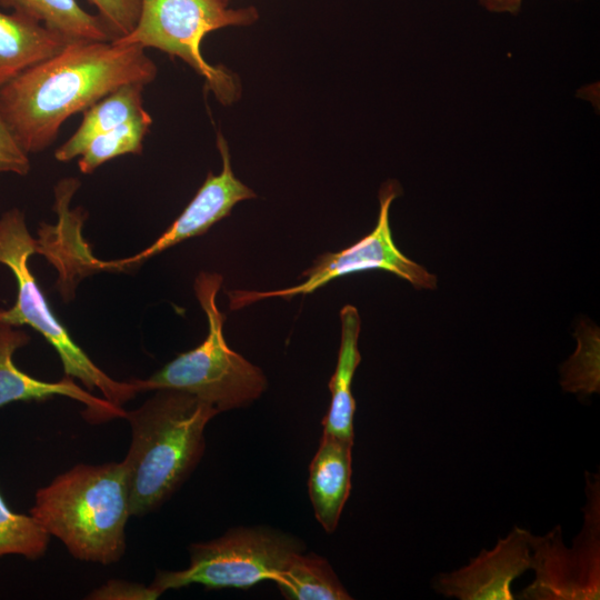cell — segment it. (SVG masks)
<instances>
[{
    "label": "cell",
    "mask_w": 600,
    "mask_h": 600,
    "mask_svg": "<svg viewBox=\"0 0 600 600\" xmlns=\"http://www.w3.org/2000/svg\"><path fill=\"white\" fill-rule=\"evenodd\" d=\"M479 4L490 12L514 16L519 13L522 0H479Z\"/></svg>",
    "instance_id": "7402d4cb"
},
{
    "label": "cell",
    "mask_w": 600,
    "mask_h": 600,
    "mask_svg": "<svg viewBox=\"0 0 600 600\" xmlns=\"http://www.w3.org/2000/svg\"><path fill=\"white\" fill-rule=\"evenodd\" d=\"M222 1H223L224 3H227V4H228V2H229L230 0H222Z\"/></svg>",
    "instance_id": "603a6c76"
},
{
    "label": "cell",
    "mask_w": 600,
    "mask_h": 600,
    "mask_svg": "<svg viewBox=\"0 0 600 600\" xmlns=\"http://www.w3.org/2000/svg\"><path fill=\"white\" fill-rule=\"evenodd\" d=\"M141 83L118 88L88 108L77 131L54 151L58 161L67 162L79 157L97 136L147 113L142 104Z\"/></svg>",
    "instance_id": "9a60e30c"
},
{
    "label": "cell",
    "mask_w": 600,
    "mask_h": 600,
    "mask_svg": "<svg viewBox=\"0 0 600 600\" xmlns=\"http://www.w3.org/2000/svg\"><path fill=\"white\" fill-rule=\"evenodd\" d=\"M217 146L222 158L221 172L208 173L181 214L153 243L129 258L96 261L94 267L117 271L138 267L184 240L203 234L214 223L228 217L238 202L254 198L256 193L233 174L228 144L221 133H218Z\"/></svg>",
    "instance_id": "9c48e42d"
},
{
    "label": "cell",
    "mask_w": 600,
    "mask_h": 600,
    "mask_svg": "<svg viewBox=\"0 0 600 600\" xmlns=\"http://www.w3.org/2000/svg\"><path fill=\"white\" fill-rule=\"evenodd\" d=\"M49 539L31 514L10 510L0 493V558L14 554L37 560L46 553Z\"/></svg>",
    "instance_id": "d6986e66"
},
{
    "label": "cell",
    "mask_w": 600,
    "mask_h": 600,
    "mask_svg": "<svg viewBox=\"0 0 600 600\" xmlns=\"http://www.w3.org/2000/svg\"><path fill=\"white\" fill-rule=\"evenodd\" d=\"M29 341L30 337L23 330L0 322V407L17 401H44L53 397H67L86 406L84 417L91 422L124 418V409L93 396L74 383L70 377L48 382L17 368L13 354Z\"/></svg>",
    "instance_id": "8fae6325"
},
{
    "label": "cell",
    "mask_w": 600,
    "mask_h": 600,
    "mask_svg": "<svg viewBox=\"0 0 600 600\" xmlns=\"http://www.w3.org/2000/svg\"><path fill=\"white\" fill-rule=\"evenodd\" d=\"M296 537L268 527H239L223 536L190 544V564L178 571L160 570L149 588L159 598L164 591L190 584L208 589H248L273 578L298 552Z\"/></svg>",
    "instance_id": "52a82bcc"
},
{
    "label": "cell",
    "mask_w": 600,
    "mask_h": 600,
    "mask_svg": "<svg viewBox=\"0 0 600 600\" xmlns=\"http://www.w3.org/2000/svg\"><path fill=\"white\" fill-rule=\"evenodd\" d=\"M0 7L29 16L72 41H112L101 18L77 0H0Z\"/></svg>",
    "instance_id": "2e32d148"
},
{
    "label": "cell",
    "mask_w": 600,
    "mask_h": 600,
    "mask_svg": "<svg viewBox=\"0 0 600 600\" xmlns=\"http://www.w3.org/2000/svg\"><path fill=\"white\" fill-rule=\"evenodd\" d=\"M400 194L401 187L397 181H386L379 191L380 208L377 224L369 234L346 249L317 258L313 264L301 274L306 280L296 286L274 291H229L227 294L231 310H238L268 298L290 299L309 294L337 278L372 269H381L396 274L410 282L416 289H436L437 277L406 257L392 239L389 211L392 201Z\"/></svg>",
    "instance_id": "ba28073f"
},
{
    "label": "cell",
    "mask_w": 600,
    "mask_h": 600,
    "mask_svg": "<svg viewBox=\"0 0 600 600\" xmlns=\"http://www.w3.org/2000/svg\"><path fill=\"white\" fill-rule=\"evenodd\" d=\"M533 536L514 527L491 550H482L469 564L434 580V589L460 600H513L512 581L532 568Z\"/></svg>",
    "instance_id": "30bf717a"
},
{
    "label": "cell",
    "mask_w": 600,
    "mask_h": 600,
    "mask_svg": "<svg viewBox=\"0 0 600 600\" xmlns=\"http://www.w3.org/2000/svg\"><path fill=\"white\" fill-rule=\"evenodd\" d=\"M157 72L139 44L72 41L7 82L0 89V112L21 148L37 153L56 141L69 117L122 86L151 83Z\"/></svg>",
    "instance_id": "6da1fadb"
},
{
    "label": "cell",
    "mask_w": 600,
    "mask_h": 600,
    "mask_svg": "<svg viewBox=\"0 0 600 600\" xmlns=\"http://www.w3.org/2000/svg\"><path fill=\"white\" fill-rule=\"evenodd\" d=\"M353 441L323 433L309 466L308 493L317 521L332 533L351 490Z\"/></svg>",
    "instance_id": "7c38bea8"
},
{
    "label": "cell",
    "mask_w": 600,
    "mask_h": 600,
    "mask_svg": "<svg viewBox=\"0 0 600 600\" xmlns=\"http://www.w3.org/2000/svg\"><path fill=\"white\" fill-rule=\"evenodd\" d=\"M154 391L124 416L132 436L121 461L131 517L154 511L188 479L203 456L206 426L219 413L184 391Z\"/></svg>",
    "instance_id": "7a4b0ae2"
},
{
    "label": "cell",
    "mask_w": 600,
    "mask_h": 600,
    "mask_svg": "<svg viewBox=\"0 0 600 600\" xmlns=\"http://www.w3.org/2000/svg\"><path fill=\"white\" fill-rule=\"evenodd\" d=\"M72 40L19 12L0 11V89L26 69L52 58Z\"/></svg>",
    "instance_id": "4fadbf2b"
},
{
    "label": "cell",
    "mask_w": 600,
    "mask_h": 600,
    "mask_svg": "<svg viewBox=\"0 0 600 600\" xmlns=\"http://www.w3.org/2000/svg\"><path fill=\"white\" fill-rule=\"evenodd\" d=\"M259 18L254 7L230 9L222 0H141L134 29L112 42L156 48L186 61L204 78L208 88L223 104L240 94L237 77L224 67L208 63L201 54L204 36L231 26H249Z\"/></svg>",
    "instance_id": "8992f818"
},
{
    "label": "cell",
    "mask_w": 600,
    "mask_h": 600,
    "mask_svg": "<svg viewBox=\"0 0 600 600\" xmlns=\"http://www.w3.org/2000/svg\"><path fill=\"white\" fill-rule=\"evenodd\" d=\"M222 276L200 272L194 293L206 313L208 333L196 348L178 354L148 379H134L139 392L176 389L214 407L219 413L246 407L267 389L262 370L233 351L223 336L224 314L217 306Z\"/></svg>",
    "instance_id": "277c9868"
},
{
    "label": "cell",
    "mask_w": 600,
    "mask_h": 600,
    "mask_svg": "<svg viewBox=\"0 0 600 600\" xmlns=\"http://www.w3.org/2000/svg\"><path fill=\"white\" fill-rule=\"evenodd\" d=\"M109 30L112 41L128 36L137 26L141 0H89Z\"/></svg>",
    "instance_id": "ffe728a7"
},
{
    "label": "cell",
    "mask_w": 600,
    "mask_h": 600,
    "mask_svg": "<svg viewBox=\"0 0 600 600\" xmlns=\"http://www.w3.org/2000/svg\"><path fill=\"white\" fill-rule=\"evenodd\" d=\"M30 171V159L13 137L0 112V174L12 172L26 176Z\"/></svg>",
    "instance_id": "44dd1931"
},
{
    "label": "cell",
    "mask_w": 600,
    "mask_h": 600,
    "mask_svg": "<svg viewBox=\"0 0 600 600\" xmlns=\"http://www.w3.org/2000/svg\"><path fill=\"white\" fill-rule=\"evenodd\" d=\"M36 252H40V246L28 231L23 212L16 208L4 212L0 218V264L12 272L18 293L12 308L0 309V322L38 331L57 351L66 377L80 380L88 391L99 390L107 401L122 408L139 393L137 384L109 377L72 340L29 268Z\"/></svg>",
    "instance_id": "5b68a950"
},
{
    "label": "cell",
    "mask_w": 600,
    "mask_h": 600,
    "mask_svg": "<svg viewBox=\"0 0 600 600\" xmlns=\"http://www.w3.org/2000/svg\"><path fill=\"white\" fill-rule=\"evenodd\" d=\"M151 123L152 118L147 112L93 138L79 156L80 171L89 174L104 162L119 156L140 154L143 139Z\"/></svg>",
    "instance_id": "ac0fdd59"
},
{
    "label": "cell",
    "mask_w": 600,
    "mask_h": 600,
    "mask_svg": "<svg viewBox=\"0 0 600 600\" xmlns=\"http://www.w3.org/2000/svg\"><path fill=\"white\" fill-rule=\"evenodd\" d=\"M289 600H350L330 563L314 553H296L272 580Z\"/></svg>",
    "instance_id": "e0dca14e"
},
{
    "label": "cell",
    "mask_w": 600,
    "mask_h": 600,
    "mask_svg": "<svg viewBox=\"0 0 600 600\" xmlns=\"http://www.w3.org/2000/svg\"><path fill=\"white\" fill-rule=\"evenodd\" d=\"M341 340L336 370L329 381L331 401L322 426L323 433L354 441L353 418L356 400L352 394V380L361 361L358 339L361 320L356 307L344 306L340 311Z\"/></svg>",
    "instance_id": "5bb4252c"
},
{
    "label": "cell",
    "mask_w": 600,
    "mask_h": 600,
    "mask_svg": "<svg viewBox=\"0 0 600 600\" xmlns=\"http://www.w3.org/2000/svg\"><path fill=\"white\" fill-rule=\"evenodd\" d=\"M30 514L74 558L119 561L131 517L122 462L74 466L37 491Z\"/></svg>",
    "instance_id": "3957f363"
}]
</instances>
